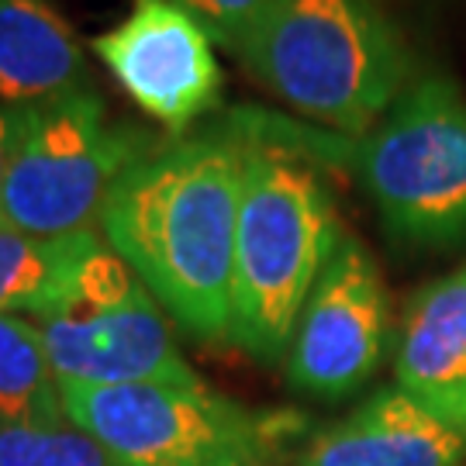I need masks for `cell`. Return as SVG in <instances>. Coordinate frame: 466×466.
Wrapping results in <instances>:
<instances>
[{"label": "cell", "instance_id": "obj_3", "mask_svg": "<svg viewBox=\"0 0 466 466\" xmlns=\"http://www.w3.org/2000/svg\"><path fill=\"white\" fill-rule=\"evenodd\" d=\"M235 56L287 107L346 135L370 132L411 73L377 0H269Z\"/></svg>", "mask_w": 466, "mask_h": 466}, {"label": "cell", "instance_id": "obj_15", "mask_svg": "<svg viewBox=\"0 0 466 466\" xmlns=\"http://www.w3.org/2000/svg\"><path fill=\"white\" fill-rule=\"evenodd\" d=\"M0 466H125L94 435L66 425L0 421Z\"/></svg>", "mask_w": 466, "mask_h": 466}, {"label": "cell", "instance_id": "obj_16", "mask_svg": "<svg viewBox=\"0 0 466 466\" xmlns=\"http://www.w3.org/2000/svg\"><path fill=\"white\" fill-rule=\"evenodd\" d=\"M177 4L211 35V42L232 52H238V46L249 38L256 21L269 7V0H177Z\"/></svg>", "mask_w": 466, "mask_h": 466}, {"label": "cell", "instance_id": "obj_10", "mask_svg": "<svg viewBox=\"0 0 466 466\" xmlns=\"http://www.w3.org/2000/svg\"><path fill=\"white\" fill-rule=\"evenodd\" d=\"M394 377L418 408L466 439V267L408 300Z\"/></svg>", "mask_w": 466, "mask_h": 466}, {"label": "cell", "instance_id": "obj_11", "mask_svg": "<svg viewBox=\"0 0 466 466\" xmlns=\"http://www.w3.org/2000/svg\"><path fill=\"white\" fill-rule=\"evenodd\" d=\"M463 456V435L387 387L318 432L298 466H460Z\"/></svg>", "mask_w": 466, "mask_h": 466}, {"label": "cell", "instance_id": "obj_17", "mask_svg": "<svg viewBox=\"0 0 466 466\" xmlns=\"http://www.w3.org/2000/svg\"><path fill=\"white\" fill-rule=\"evenodd\" d=\"M15 107L0 104V228H4V187H7V169H11V149H15Z\"/></svg>", "mask_w": 466, "mask_h": 466}, {"label": "cell", "instance_id": "obj_2", "mask_svg": "<svg viewBox=\"0 0 466 466\" xmlns=\"http://www.w3.org/2000/svg\"><path fill=\"white\" fill-rule=\"evenodd\" d=\"M249 149L242 169L232 277V346L277 363L321 269L342 242L332 194L315 167L259 142L242 128Z\"/></svg>", "mask_w": 466, "mask_h": 466}, {"label": "cell", "instance_id": "obj_12", "mask_svg": "<svg viewBox=\"0 0 466 466\" xmlns=\"http://www.w3.org/2000/svg\"><path fill=\"white\" fill-rule=\"evenodd\" d=\"M90 86L80 38L52 0H0V104L35 107Z\"/></svg>", "mask_w": 466, "mask_h": 466}, {"label": "cell", "instance_id": "obj_14", "mask_svg": "<svg viewBox=\"0 0 466 466\" xmlns=\"http://www.w3.org/2000/svg\"><path fill=\"white\" fill-rule=\"evenodd\" d=\"M0 421H15V425L69 421L42 329L28 315H0Z\"/></svg>", "mask_w": 466, "mask_h": 466}, {"label": "cell", "instance_id": "obj_9", "mask_svg": "<svg viewBox=\"0 0 466 466\" xmlns=\"http://www.w3.org/2000/svg\"><path fill=\"white\" fill-rule=\"evenodd\" d=\"M90 49L135 107L169 135H187L221 107L225 73L215 42L177 0H132V11L94 35Z\"/></svg>", "mask_w": 466, "mask_h": 466}, {"label": "cell", "instance_id": "obj_6", "mask_svg": "<svg viewBox=\"0 0 466 466\" xmlns=\"http://www.w3.org/2000/svg\"><path fill=\"white\" fill-rule=\"evenodd\" d=\"M383 228L415 249L466 242V97L446 76L408 86L356 149Z\"/></svg>", "mask_w": 466, "mask_h": 466}, {"label": "cell", "instance_id": "obj_7", "mask_svg": "<svg viewBox=\"0 0 466 466\" xmlns=\"http://www.w3.org/2000/svg\"><path fill=\"white\" fill-rule=\"evenodd\" d=\"M35 321L59 383H204L177 350L163 304L107 242L86 256L49 315Z\"/></svg>", "mask_w": 466, "mask_h": 466}, {"label": "cell", "instance_id": "obj_8", "mask_svg": "<svg viewBox=\"0 0 466 466\" xmlns=\"http://www.w3.org/2000/svg\"><path fill=\"white\" fill-rule=\"evenodd\" d=\"M390 335V304L373 252L342 235L321 269L287 350L290 383L311 398H350L377 373Z\"/></svg>", "mask_w": 466, "mask_h": 466}, {"label": "cell", "instance_id": "obj_13", "mask_svg": "<svg viewBox=\"0 0 466 466\" xmlns=\"http://www.w3.org/2000/svg\"><path fill=\"white\" fill-rule=\"evenodd\" d=\"M100 242V232L35 238L0 228V315H49Z\"/></svg>", "mask_w": 466, "mask_h": 466}, {"label": "cell", "instance_id": "obj_1", "mask_svg": "<svg viewBox=\"0 0 466 466\" xmlns=\"http://www.w3.org/2000/svg\"><path fill=\"white\" fill-rule=\"evenodd\" d=\"M242 128L187 135L146 152L104 204L100 238L177 325L232 339L235 228L246 169Z\"/></svg>", "mask_w": 466, "mask_h": 466}, {"label": "cell", "instance_id": "obj_4", "mask_svg": "<svg viewBox=\"0 0 466 466\" xmlns=\"http://www.w3.org/2000/svg\"><path fill=\"white\" fill-rule=\"evenodd\" d=\"M66 418L125 466H273L304 418L252 411L208 383H59Z\"/></svg>", "mask_w": 466, "mask_h": 466}, {"label": "cell", "instance_id": "obj_5", "mask_svg": "<svg viewBox=\"0 0 466 466\" xmlns=\"http://www.w3.org/2000/svg\"><path fill=\"white\" fill-rule=\"evenodd\" d=\"M146 135L115 125L94 86L21 107L4 187V228L35 238L97 232L115 184L146 156Z\"/></svg>", "mask_w": 466, "mask_h": 466}]
</instances>
